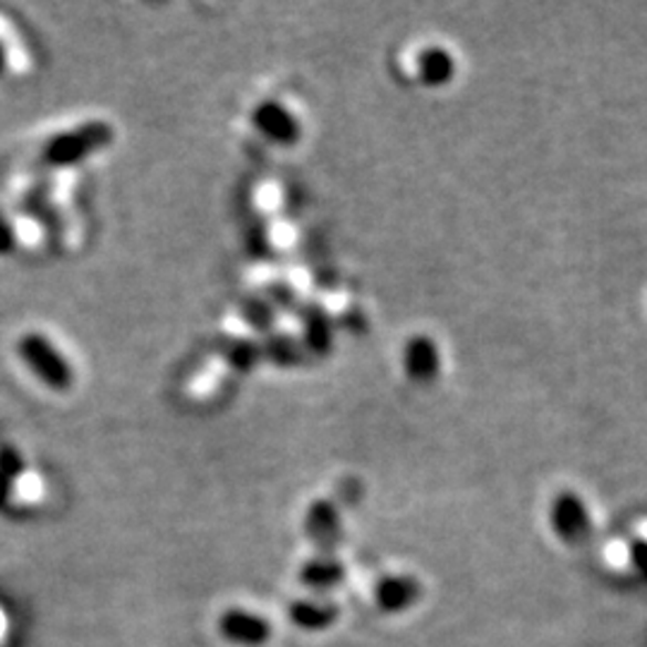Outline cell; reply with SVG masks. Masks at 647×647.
Returning a JSON list of instances; mask_svg holds the SVG:
<instances>
[{
  "mask_svg": "<svg viewBox=\"0 0 647 647\" xmlns=\"http://www.w3.org/2000/svg\"><path fill=\"white\" fill-rule=\"evenodd\" d=\"M115 133L113 127L106 121H90L82 123L72 129H65V133H58L51 137L39 154V164L43 168H70L77 166L84 158H90L92 154L106 149L113 142Z\"/></svg>",
  "mask_w": 647,
  "mask_h": 647,
  "instance_id": "cell-1",
  "label": "cell"
},
{
  "mask_svg": "<svg viewBox=\"0 0 647 647\" xmlns=\"http://www.w3.org/2000/svg\"><path fill=\"white\" fill-rule=\"evenodd\" d=\"M18 355L24 367L53 392H67L75 382V372H72L67 357L55 348L49 336L39 334V331H29V334L18 338Z\"/></svg>",
  "mask_w": 647,
  "mask_h": 647,
  "instance_id": "cell-2",
  "label": "cell"
},
{
  "mask_svg": "<svg viewBox=\"0 0 647 647\" xmlns=\"http://www.w3.org/2000/svg\"><path fill=\"white\" fill-rule=\"evenodd\" d=\"M305 535L316 546V554L336 556L338 544L343 540L341 513L334 501H312L305 513Z\"/></svg>",
  "mask_w": 647,
  "mask_h": 647,
  "instance_id": "cell-3",
  "label": "cell"
},
{
  "mask_svg": "<svg viewBox=\"0 0 647 647\" xmlns=\"http://www.w3.org/2000/svg\"><path fill=\"white\" fill-rule=\"evenodd\" d=\"M252 125L257 127L259 135L279 144V147H291L302 133L295 115L283 104H279V101H262L252 111Z\"/></svg>",
  "mask_w": 647,
  "mask_h": 647,
  "instance_id": "cell-4",
  "label": "cell"
},
{
  "mask_svg": "<svg viewBox=\"0 0 647 647\" xmlns=\"http://www.w3.org/2000/svg\"><path fill=\"white\" fill-rule=\"evenodd\" d=\"M221 636L240 647H259L271 638V626L264 616L244 612V609H228L219 622Z\"/></svg>",
  "mask_w": 647,
  "mask_h": 647,
  "instance_id": "cell-5",
  "label": "cell"
},
{
  "mask_svg": "<svg viewBox=\"0 0 647 647\" xmlns=\"http://www.w3.org/2000/svg\"><path fill=\"white\" fill-rule=\"evenodd\" d=\"M420 595L422 587L413 575H384L377 587H374V602L386 614L410 609Z\"/></svg>",
  "mask_w": 647,
  "mask_h": 647,
  "instance_id": "cell-6",
  "label": "cell"
},
{
  "mask_svg": "<svg viewBox=\"0 0 647 647\" xmlns=\"http://www.w3.org/2000/svg\"><path fill=\"white\" fill-rule=\"evenodd\" d=\"M441 355L429 336H413L403 348V369L417 384H427L439 374Z\"/></svg>",
  "mask_w": 647,
  "mask_h": 647,
  "instance_id": "cell-7",
  "label": "cell"
},
{
  "mask_svg": "<svg viewBox=\"0 0 647 647\" xmlns=\"http://www.w3.org/2000/svg\"><path fill=\"white\" fill-rule=\"evenodd\" d=\"M288 616L302 630H324L338 618V607L334 602L298 599L288 607Z\"/></svg>",
  "mask_w": 647,
  "mask_h": 647,
  "instance_id": "cell-8",
  "label": "cell"
},
{
  "mask_svg": "<svg viewBox=\"0 0 647 647\" xmlns=\"http://www.w3.org/2000/svg\"><path fill=\"white\" fill-rule=\"evenodd\" d=\"M302 348L310 353L326 355L331 351V343H334V328H331V320L320 305H310L302 310Z\"/></svg>",
  "mask_w": 647,
  "mask_h": 647,
  "instance_id": "cell-9",
  "label": "cell"
},
{
  "mask_svg": "<svg viewBox=\"0 0 647 647\" xmlns=\"http://www.w3.org/2000/svg\"><path fill=\"white\" fill-rule=\"evenodd\" d=\"M453 72H456L453 55L441 46L425 49L417 55V75H420L422 84L427 86L449 84L453 80Z\"/></svg>",
  "mask_w": 647,
  "mask_h": 647,
  "instance_id": "cell-10",
  "label": "cell"
},
{
  "mask_svg": "<svg viewBox=\"0 0 647 647\" xmlns=\"http://www.w3.org/2000/svg\"><path fill=\"white\" fill-rule=\"evenodd\" d=\"M345 578V568L336 556L316 554L300 571V581L312 589H331Z\"/></svg>",
  "mask_w": 647,
  "mask_h": 647,
  "instance_id": "cell-11",
  "label": "cell"
},
{
  "mask_svg": "<svg viewBox=\"0 0 647 647\" xmlns=\"http://www.w3.org/2000/svg\"><path fill=\"white\" fill-rule=\"evenodd\" d=\"M552 523L556 532L564 540H578L585 525V513L578 507V501H573L571 497H564L556 501V507L552 511Z\"/></svg>",
  "mask_w": 647,
  "mask_h": 647,
  "instance_id": "cell-12",
  "label": "cell"
},
{
  "mask_svg": "<svg viewBox=\"0 0 647 647\" xmlns=\"http://www.w3.org/2000/svg\"><path fill=\"white\" fill-rule=\"evenodd\" d=\"M262 353L279 367H293L302 359V345L288 334H269L262 345Z\"/></svg>",
  "mask_w": 647,
  "mask_h": 647,
  "instance_id": "cell-13",
  "label": "cell"
},
{
  "mask_svg": "<svg viewBox=\"0 0 647 647\" xmlns=\"http://www.w3.org/2000/svg\"><path fill=\"white\" fill-rule=\"evenodd\" d=\"M223 355L230 363L233 369L240 372H250L257 367L259 359H262V345H257L252 341H244V338H230L223 345Z\"/></svg>",
  "mask_w": 647,
  "mask_h": 647,
  "instance_id": "cell-14",
  "label": "cell"
},
{
  "mask_svg": "<svg viewBox=\"0 0 647 647\" xmlns=\"http://www.w3.org/2000/svg\"><path fill=\"white\" fill-rule=\"evenodd\" d=\"M24 472L22 456L12 446H0V507L10 499L14 480Z\"/></svg>",
  "mask_w": 647,
  "mask_h": 647,
  "instance_id": "cell-15",
  "label": "cell"
},
{
  "mask_svg": "<svg viewBox=\"0 0 647 647\" xmlns=\"http://www.w3.org/2000/svg\"><path fill=\"white\" fill-rule=\"evenodd\" d=\"M242 316L248 320V324L257 331H271V326L276 324V310L269 305V300L264 298H244L242 300Z\"/></svg>",
  "mask_w": 647,
  "mask_h": 647,
  "instance_id": "cell-16",
  "label": "cell"
},
{
  "mask_svg": "<svg viewBox=\"0 0 647 647\" xmlns=\"http://www.w3.org/2000/svg\"><path fill=\"white\" fill-rule=\"evenodd\" d=\"M269 305L273 310H285V312H293L298 307V293L293 291L291 285L276 281L269 285Z\"/></svg>",
  "mask_w": 647,
  "mask_h": 647,
  "instance_id": "cell-17",
  "label": "cell"
},
{
  "mask_svg": "<svg viewBox=\"0 0 647 647\" xmlns=\"http://www.w3.org/2000/svg\"><path fill=\"white\" fill-rule=\"evenodd\" d=\"M14 244H18V236H14V228L6 219V213L0 211V257L10 254L14 250Z\"/></svg>",
  "mask_w": 647,
  "mask_h": 647,
  "instance_id": "cell-18",
  "label": "cell"
},
{
  "mask_svg": "<svg viewBox=\"0 0 647 647\" xmlns=\"http://www.w3.org/2000/svg\"><path fill=\"white\" fill-rule=\"evenodd\" d=\"M8 70V51L3 46V41H0V75Z\"/></svg>",
  "mask_w": 647,
  "mask_h": 647,
  "instance_id": "cell-19",
  "label": "cell"
}]
</instances>
